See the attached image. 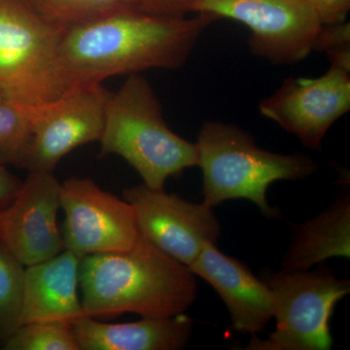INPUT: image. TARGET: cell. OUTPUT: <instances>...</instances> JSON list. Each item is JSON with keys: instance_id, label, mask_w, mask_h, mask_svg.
<instances>
[{"instance_id": "6da1fadb", "label": "cell", "mask_w": 350, "mask_h": 350, "mask_svg": "<svg viewBox=\"0 0 350 350\" xmlns=\"http://www.w3.org/2000/svg\"><path fill=\"white\" fill-rule=\"evenodd\" d=\"M217 20L207 13L194 18L154 15L131 6L66 27L59 55L66 87L181 68L202 32Z\"/></svg>"}, {"instance_id": "7a4b0ae2", "label": "cell", "mask_w": 350, "mask_h": 350, "mask_svg": "<svg viewBox=\"0 0 350 350\" xmlns=\"http://www.w3.org/2000/svg\"><path fill=\"white\" fill-rule=\"evenodd\" d=\"M195 276L139 234L131 250L81 258L83 315L98 320L124 313L148 319L176 317L197 300Z\"/></svg>"}, {"instance_id": "3957f363", "label": "cell", "mask_w": 350, "mask_h": 350, "mask_svg": "<svg viewBox=\"0 0 350 350\" xmlns=\"http://www.w3.org/2000/svg\"><path fill=\"white\" fill-rule=\"evenodd\" d=\"M196 146L204 176L202 202L211 208L226 200H247L267 217L276 218L267 200L269 186L306 178L317 170L310 157L264 150L247 131L222 122H204Z\"/></svg>"}, {"instance_id": "277c9868", "label": "cell", "mask_w": 350, "mask_h": 350, "mask_svg": "<svg viewBox=\"0 0 350 350\" xmlns=\"http://www.w3.org/2000/svg\"><path fill=\"white\" fill-rule=\"evenodd\" d=\"M100 144V157H121L153 189H165L170 177L198 163L196 144L170 130L155 92L140 75L129 76L111 94Z\"/></svg>"}, {"instance_id": "5b68a950", "label": "cell", "mask_w": 350, "mask_h": 350, "mask_svg": "<svg viewBox=\"0 0 350 350\" xmlns=\"http://www.w3.org/2000/svg\"><path fill=\"white\" fill-rule=\"evenodd\" d=\"M64 31L29 0H0V92L7 100L36 107L68 90L59 55Z\"/></svg>"}, {"instance_id": "8992f818", "label": "cell", "mask_w": 350, "mask_h": 350, "mask_svg": "<svg viewBox=\"0 0 350 350\" xmlns=\"http://www.w3.org/2000/svg\"><path fill=\"white\" fill-rule=\"evenodd\" d=\"M262 280L275 296V331L265 340L252 336L246 350H329L335 306L350 292L349 280L327 268L269 273Z\"/></svg>"}, {"instance_id": "52a82bcc", "label": "cell", "mask_w": 350, "mask_h": 350, "mask_svg": "<svg viewBox=\"0 0 350 350\" xmlns=\"http://www.w3.org/2000/svg\"><path fill=\"white\" fill-rule=\"evenodd\" d=\"M191 12L246 25L252 54L275 66H291L308 57L322 25L306 0H190Z\"/></svg>"}, {"instance_id": "ba28073f", "label": "cell", "mask_w": 350, "mask_h": 350, "mask_svg": "<svg viewBox=\"0 0 350 350\" xmlns=\"http://www.w3.org/2000/svg\"><path fill=\"white\" fill-rule=\"evenodd\" d=\"M111 94L103 84L70 88L56 100L27 107L31 138L22 169L53 172L82 145L100 142Z\"/></svg>"}, {"instance_id": "9c48e42d", "label": "cell", "mask_w": 350, "mask_h": 350, "mask_svg": "<svg viewBox=\"0 0 350 350\" xmlns=\"http://www.w3.org/2000/svg\"><path fill=\"white\" fill-rule=\"evenodd\" d=\"M64 250L79 256L131 250L139 237L133 207L92 179L61 184Z\"/></svg>"}, {"instance_id": "30bf717a", "label": "cell", "mask_w": 350, "mask_h": 350, "mask_svg": "<svg viewBox=\"0 0 350 350\" xmlns=\"http://www.w3.org/2000/svg\"><path fill=\"white\" fill-rule=\"evenodd\" d=\"M138 232L158 250L190 267L207 243H217L221 226L211 207L194 204L144 183L124 191Z\"/></svg>"}, {"instance_id": "8fae6325", "label": "cell", "mask_w": 350, "mask_h": 350, "mask_svg": "<svg viewBox=\"0 0 350 350\" xmlns=\"http://www.w3.org/2000/svg\"><path fill=\"white\" fill-rule=\"evenodd\" d=\"M349 72L331 66L319 77L287 78L260 103L259 111L308 148L321 151L326 133L350 110Z\"/></svg>"}, {"instance_id": "7c38bea8", "label": "cell", "mask_w": 350, "mask_h": 350, "mask_svg": "<svg viewBox=\"0 0 350 350\" xmlns=\"http://www.w3.org/2000/svg\"><path fill=\"white\" fill-rule=\"evenodd\" d=\"M61 183L53 172H29L19 192L0 216V243L25 267L64 250L57 226Z\"/></svg>"}, {"instance_id": "4fadbf2b", "label": "cell", "mask_w": 350, "mask_h": 350, "mask_svg": "<svg viewBox=\"0 0 350 350\" xmlns=\"http://www.w3.org/2000/svg\"><path fill=\"white\" fill-rule=\"evenodd\" d=\"M189 269L208 282L227 306L232 329L241 334L264 333L275 314V296L244 262L207 243Z\"/></svg>"}, {"instance_id": "5bb4252c", "label": "cell", "mask_w": 350, "mask_h": 350, "mask_svg": "<svg viewBox=\"0 0 350 350\" xmlns=\"http://www.w3.org/2000/svg\"><path fill=\"white\" fill-rule=\"evenodd\" d=\"M81 258L64 250L45 261L25 267L21 325L57 322L72 326L84 317L78 295Z\"/></svg>"}, {"instance_id": "9a60e30c", "label": "cell", "mask_w": 350, "mask_h": 350, "mask_svg": "<svg viewBox=\"0 0 350 350\" xmlns=\"http://www.w3.org/2000/svg\"><path fill=\"white\" fill-rule=\"evenodd\" d=\"M72 329L80 350H178L190 340L193 321L184 313L117 324L82 317Z\"/></svg>"}, {"instance_id": "2e32d148", "label": "cell", "mask_w": 350, "mask_h": 350, "mask_svg": "<svg viewBox=\"0 0 350 350\" xmlns=\"http://www.w3.org/2000/svg\"><path fill=\"white\" fill-rule=\"evenodd\" d=\"M349 247L350 197L345 192L323 213L297 225L280 271H308L330 258H349Z\"/></svg>"}, {"instance_id": "e0dca14e", "label": "cell", "mask_w": 350, "mask_h": 350, "mask_svg": "<svg viewBox=\"0 0 350 350\" xmlns=\"http://www.w3.org/2000/svg\"><path fill=\"white\" fill-rule=\"evenodd\" d=\"M25 265L0 243V349L21 326Z\"/></svg>"}, {"instance_id": "ac0fdd59", "label": "cell", "mask_w": 350, "mask_h": 350, "mask_svg": "<svg viewBox=\"0 0 350 350\" xmlns=\"http://www.w3.org/2000/svg\"><path fill=\"white\" fill-rule=\"evenodd\" d=\"M31 138L27 107L10 100L0 103V163L22 167Z\"/></svg>"}, {"instance_id": "d6986e66", "label": "cell", "mask_w": 350, "mask_h": 350, "mask_svg": "<svg viewBox=\"0 0 350 350\" xmlns=\"http://www.w3.org/2000/svg\"><path fill=\"white\" fill-rule=\"evenodd\" d=\"M44 16L70 27L126 7H137V0H29Z\"/></svg>"}, {"instance_id": "ffe728a7", "label": "cell", "mask_w": 350, "mask_h": 350, "mask_svg": "<svg viewBox=\"0 0 350 350\" xmlns=\"http://www.w3.org/2000/svg\"><path fill=\"white\" fill-rule=\"evenodd\" d=\"M2 349L80 350L72 326L57 322H31L21 325Z\"/></svg>"}, {"instance_id": "44dd1931", "label": "cell", "mask_w": 350, "mask_h": 350, "mask_svg": "<svg viewBox=\"0 0 350 350\" xmlns=\"http://www.w3.org/2000/svg\"><path fill=\"white\" fill-rule=\"evenodd\" d=\"M349 48L350 25L347 22L322 25L312 45V51H319L326 54Z\"/></svg>"}, {"instance_id": "7402d4cb", "label": "cell", "mask_w": 350, "mask_h": 350, "mask_svg": "<svg viewBox=\"0 0 350 350\" xmlns=\"http://www.w3.org/2000/svg\"><path fill=\"white\" fill-rule=\"evenodd\" d=\"M322 25L345 22L350 10V0H306Z\"/></svg>"}, {"instance_id": "603a6c76", "label": "cell", "mask_w": 350, "mask_h": 350, "mask_svg": "<svg viewBox=\"0 0 350 350\" xmlns=\"http://www.w3.org/2000/svg\"><path fill=\"white\" fill-rule=\"evenodd\" d=\"M190 0H137V7L154 15L183 17L188 14Z\"/></svg>"}, {"instance_id": "cb8c5ba5", "label": "cell", "mask_w": 350, "mask_h": 350, "mask_svg": "<svg viewBox=\"0 0 350 350\" xmlns=\"http://www.w3.org/2000/svg\"><path fill=\"white\" fill-rule=\"evenodd\" d=\"M22 182L7 170L4 163H0V216L15 199Z\"/></svg>"}, {"instance_id": "d4e9b609", "label": "cell", "mask_w": 350, "mask_h": 350, "mask_svg": "<svg viewBox=\"0 0 350 350\" xmlns=\"http://www.w3.org/2000/svg\"><path fill=\"white\" fill-rule=\"evenodd\" d=\"M7 100L5 96H3V94L0 92V103H2V101Z\"/></svg>"}]
</instances>
